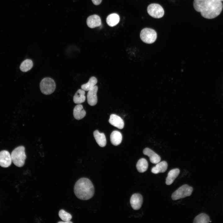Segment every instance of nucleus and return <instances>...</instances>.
Returning a JSON list of instances; mask_svg holds the SVG:
<instances>
[{"instance_id": "obj_1", "label": "nucleus", "mask_w": 223, "mask_h": 223, "mask_svg": "<svg viewBox=\"0 0 223 223\" xmlns=\"http://www.w3.org/2000/svg\"><path fill=\"white\" fill-rule=\"evenodd\" d=\"M193 6L196 11L200 12L203 17L208 19L217 17L221 13L223 7L221 1L218 0H194Z\"/></svg>"}, {"instance_id": "obj_2", "label": "nucleus", "mask_w": 223, "mask_h": 223, "mask_svg": "<svg viewBox=\"0 0 223 223\" xmlns=\"http://www.w3.org/2000/svg\"><path fill=\"white\" fill-rule=\"evenodd\" d=\"M94 185L89 179L82 177L76 182L74 188L76 197L80 199L87 200L91 199L94 194Z\"/></svg>"}, {"instance_id": "obj_3", "label": "nucleus", "mask_w": 223, "mask_h": 223, "mask_svg": "<svg viewBox=\"0 0 223 223\" xmlns=\"http://www.w3.org/2000/svg\"><path fill=\"white\" fill-rule=\"evenodd\" d=\"M25 150L24 146H19L15 148L11 154L12 162L18 167H22L24 164L26 158Z\"/></svg>"}, {"instance_id": "obj_4", "label": "nucleus", "mask_w": 223, "mask_h": 223, "mask_svg": "<svg viewBox=\"0 0 223 223\" xmlns=\"http://www.w3.org/2000/svg\"><path fill=\"white\" fill-rule=\"evenodd\" d=\"M56 85L54 80L50 77H46L42 80L40 84L41 92L45 95H49L55 90Z\"/></svg>"}, {"instance_id": "obj_5", "label": "nucleus", "mask_w": 223, "mask_h": 223, "mask_svg": "<svg viewBox=\"0 0 223 223\" xmlns=\"http://www.w3.org/2000/svg\"><path fill=\"white\" fill-rule=\"evenodd\" d=\"M193 190V188L188 185L184 184L174 191L172 194L171 198L175 200L190 196Z\"/></svg>"}, {"instance_id": "obj_6", "label": "nucleus", "mask_w": 223, "mask_h": 223, "mask_svg": "<svg viewBox=\"0 0 223 223\" xmlns=\"http://www.w3.org/2000/svg\"><path fill=\"white\" fill-rule=\"evenodd\" d=\"M140 37L142 40L145 43L151 44L154 42L157 38V33L154 29L145 28L140 33Z\"/></svg>"}, {"instance_id": "obj_7", "label": "nucleus", "mask_w": 223, "mask_h": 223, "mask_svg": "<svg viewBox=\"0 0 223 223\" xmlns=\"http://www.w3.org/2000/svg\"><path fill=\"white\" fill-rule=\"evenodd\" d=\"M147 11L150 16L156 18H161L164 14L163 8L157 3H152L149 5L147 8Z\"/></svg>"}, {"instance_id": "obj_8", "label": "nucleus", "mask_w": 223, "mask_h": 223, "mask_svg": "<svg viewBox=\"0 0 223 223\" xmlns=\"http://www.w3.org/2000/svg\"><path fill=\"white\" fill-rule=\"evenodd\" d=\"M11 155L6 150L0 151V166L3 168H7L10 166L12 163Z\"/></svg>"}, {"instance_id": "obj_9", "label": "nucleus", "mask_w": 223, "mask_h": 223, "mask_svg": "<svg viewBox=\"0 0 223 223\" xmlns=\"http://www.w3.org/2000/svg\"><path fill=\"white\" fill-rule=\"evenodd\" d=\"M142 197L139 194H134L131 197L130 203L132 208L134 210L139 209L142 206Z\"/></svg>"}, {"instance_id": "obj_10", "label": "nucleus", "mask_w": 223, "mask_h": 223, "mask_svg": "<svg viewBox=\"0 0 223 223\" xmlns=\"http://www.w3.org/2000/svg\"><path fill=\"white\" fill-rule=\"evenodd\" d=\"M98 87L95 85L91 89L88 91L87 95L88 103L91 106L95 105L97 103V93Z\"/></svg>"}, {"instance_id": "obj_11", "label": "nucleus", "mask_w": 223, "mask_h": 223, "mask_svg": "<svg viewBox=\"0 0 223 223\" xmlns=\"http://www.w3.org/2000/svg\"><path fill=\"white\" fill-rule=\"evenodd\" d=\"M86 23L89 28H94L100 26L102 23L100 17L97 15H94L88 17Z\"/></svg>"}, {"instance_id": "obj_12", "label": "nucleus", "mask_w": 223, "mask_h": 223, "mask_svg": "<svg viewBox=\"0 0 223 223\" xmlns=\"http://www.w3.org/2000/svg\"><path fill=\"white\" fill-rule=\"evenodd\" d=\"M109 123L119 129H122L124 125L123 120L119 116L114 114H111L109 120Z\"/></svg>"}, {"instance_id": "obj_13", "label": "nucleus", "mask_w": 223, "mask_h": 223, "mask_svg": "<svg viewBox=\"0 0 223 223\" xmlns=\"http://www.w3.org/2000/svg\"><path fill=\"white\" fill-rule=\"evenodd\" d=\"M143 152L144 155H147L149 157L150 161L153 164H157L160 161V156L148 148H145Z\"/></svg>"}, {"instance_id": "obj_14", "label": "nucleus", "mask_w": 223, "mask_h": 223, "mask_svg": "<svg viewBox=\"0 0 223 223\" xmlns=\"http://www.w3.org/2000/svg\"><path fill=\"white\" fill-rule=\"evenodd\" d=\"M86 112L84 109L83 106L80 104L76 105L73 109V115L74 118L80 120L83 118L86 115Z\"/></svg>"}, {"instance_id": "obj_15", "label": "nucleus", "mask_w": 223, "mask_h": 223, "mask_svg": "<svg viewBox=\"0 0 223 223\" xmlns=\"http://www.w3.org/2000/svg\"><path fill=\"white\" fill-rule=\"evenodd\" d=\"M93 134L95 139L99 146L102 147L105 146L106 144V140L104 133H100L96 130L94 132Z\"/></svg>"}, {"instance_id": "obj_16", "label": "nucleus", "mask_w": 223, "mask_h": 223, "mask_svg": "<svg viewBox=\"0 0 223 223\" xmlns=\"http://www.w3.org/2000/svg\"><path fill=\"white\" fill-rule=\"evenodd\" d=\"M168 164L167 162L164 161L157 164L155 166L151 169V172L154 174L164 172L167 169Z\"/></svg>"}, {"instance_id": "obj_17", "label": "nucleus", "mask_w": 223, "mask_h": 223, "mask_svg": "<svg viewBox=\"0 0 223 223\" xmlns=\"http://www.w3.org/2000/svg\"><path fill=\"white\" fill-rule=\"evenodd\" d=\"M180 170L178 168H175L171 170L168 172L166 178V184L167 185L171 184L180 173Z\"/></svg>"}, {"instance_id": "obj_18", "label": "nucleus", "mask_w": 223, "mask_h": 223, "mask_svg": "<svg viewBox=\"0 0 223 223\" xmlns=\"http://www.w3.org/2000/svg\"><path fill=\"white\" fill-rule=\"evenodd\" d=\"M110 140L113 145L115 146L118 145L121 143L122 140L121 133L118 131H113L110 135Z\"/></svg>"}, {"instance_id": "obj_19", "label": "nucleus", "mask_w": 223, "mask_h": 223, "mask_svg": "<svg viewBox=\"0 0 223 223\" xmlns=\"http://www.w3.org/2000/svg\"><path fill=\"white\" fill-rule=\"evenodd\" d=\"M85 91L82 89H79L75 94L73 98L74 102L77 104H80L84 102L85 100Z\"/></svg>"}, {"instance_id": "obj_20", "label": "nucleus", "mask_w": 223, "mask_h": 223, "mask_svg": "<svg viewBox=\"0 0 223 223\" xmlns=\"http://www.w3.org/2000/svg\"><path fill=\"white\" fill-rule=\"evenodd\" d=\"M120 18L119 15L116 13H112L109 15L107 18L106 22L110 27L116 25L120 21Z\"/></svg>"}, {"instance_id": "obj_21", "label": "nucleus", "mask_w": 223, "mask_h": 223, "mask_svg": "<svg viewBox=\"0 0 223 223\" xmlns=\"http://www.w3.org/2000/svg\"><path fill=\"white\" fill-rule=\"evenodd\" d=\"M136 168L138 172L143 173L147 170L148 164L147 161L144 158H141L138 161Z\"/></svg>"}, {"instance_id": "obj_22", "label": "nucleus", "mask_w": 223, "mask_h": 223, "mask_svg": "<svg viewBox=\"0 0 223 223\" xmlns=\"http://www.w3.org/2000/svg\"><path fill=\"white\" fill-rule=\"evenodd\" d=\"M97 83V80L94 77H91L86 83L81 85V88L84 91H89L93 88Z\"/></svg>"}, {"instance_id": "obj_23", "label": "nucleus", "mask_w": 223, "mask_h": 223, "mask_svg": "<svg viewBox=\"0 0 223 223\" xmlns=\"http://www.w3.org/2000/svg\"><path fill=\"white\" fill-rule=\"evenodd\" d=\"M210 221L209 216L207 214L202 213L196 216L194 220V223H208Z\"/></svg>"}, {"instance_id": "obj_24", "label": "nucleus", "mask_w": 223, "mask_h": 223, "mask_svg": "<svg viewBox=\"0 0 223 223\" xmlns=\"http://www.w3.org/2000/svg\"><path fill=\"white\" fill-rule=\"evenodd\" d=\"M33 65V62L32 60L26 59L22 63L20 66V69L23 72H26L32 68Z\"/></svg>"}, {"instance_id": "obj_25", "label": "nucleus", "mask_w": 223, "mask_h": 223, "mask_svg": "<svg viewBox=\"0 0 223 223\" xmlns=\"http://www.w3.org/2000/svg\"><path fill=\"white\" fill-rule=\"evenodd\" d=\"M59 215L60 218L63 221H69L72 218L71 214L63 209H61L59 211Z\"/></svg>"}, {"instance_id": "obj_26", "label": "nucleus", "mask_w": 223, "mask_h": 223, "mask_svg": "<svg viewBox=\"0 0 223 223\" xmlns=\"http://www.w3.org/2000/svg\"><path fill=\"white\" fill-rule=\"evenodd\" d=\"M94 4L96 5H98L100 4L102 1V0H91Z\"/></svg>"}, {"instance_id": "obj_27", "label": "nucleus", "mask_w": 223, "mask_h": 223, "mask_svg": "<svg viewBox=\"0 0 223 223\" xmlns=\"http://www.w3.org/2000/svg\"><path fill=\"white\" fill-rule=\"evenodd\" d=\"M58 223H72V221H59Z\"/></svg>"}, {"instance_id": "obj_28", "label": "nucleus", "mask_w": 223, "mask_h": 223, "mask_svg": "<svg viewBox=\"0 0 223 223\" xmlns=\"http://www.w3.org/2000/svg\"><path fill=\"white\" fill-rule=\"evenodd\" d=\"M219 0V1H221V2H222V1H223V0Z\"/></svg>"}]
</instances>
